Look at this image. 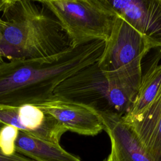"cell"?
<instances>
[{"label": "cell", "mask_w": 161, "mask_h": 161, "mask_svg": "<svg viewBox=\"0 0 161 161\" xmlns=\"http://www.w3.org/2000/svg\"><path fill=\"white\" fill-rule=\"evenodd\" d=\"M105 41L96 40L48 57L0 63V104L20 106L42 103L63 81L99 61Z\"/></svg>", "instance_id": "6da1fadb"}, {"label": "cell", "mask_w": 161, "mask_h": 161, "mask_svg": "<svg viewBox=\"0 0 161 161\" xmlns=\"http://www.w3.org/2000/svg\"><path fill=\"white\" fill-rule=\"evenodd\" d=\"M1 12L2 58L48 57L72 47L58 21L40 0H3Z\"/></svg>", "instance_id": "7a4b0ae2"}, {"label": "cell", "mask_w": 161, "mask_h": 161, "mask_svg": "<svg viewBox=\"0 0 161 161\" xmlns=\"http://www.w3.org/2000/svg\"><path fill=\"white\" fill-rule=\"evenodd\" d=\"M142 77L106 73L96 62L60 83L53 97L82 104L99 115L123 118L132 105Z\"/></svg>", "instance_id": "3957f363"}, {"label": "cell", "mask_w": 161, "mask_h": 161, "mask_svg": "<svg viewBox=\"0 0 161 161\" xmlns=\"http://www.w3.org/2000/svg\"><path fill=\"white\" fill-rule=\"evenodd\" d=\"M58 21L71 46L110 36L118 14L106 0H40Z\"/></svg>", "instance_id": "277c9868"}, {"label": "cell", "mask_w": 161, "mask_h": 161, "mask_svg": "<svg viewBox=\"0 0 161 161\" xmlns=\"http://www.w3.org/2000/svg\"><path fill=\"white\" fill-rule=\"evenodd\" d=\"M151 49L143 36L118 15L97 64L106 73L142 74V60Z\"/></svg>", "instance_id": "5b68a950"}, {"label": "cell", "mask_w": 161, "mask_h": 161, "mask_svg": "<svg viewBox=\"0 0 161 161\" xmlns=\"http://www.w3.org/2000/svg\"><path fill=\"white\" fill-rule=\"evenodd\" d=\"M0 123L18 128L26 134L60 144L67 130L51 115L32 104L9 106L0 104Z\"/></svg>", "instance_id": "8992f818"}, {"label": "cell", "mask_w": 161, "mask_h": 161, "mask_svg": "<svg viewBox=\"0 0 161 161\" xmlns=\"http://www.w3.org/2000/svg\"><path fill=\"white\" fill-rule=\"evenodd\" d=\"M116 13L139 32L152 48L161 50V0H106Z\"/></svg>", "instance_id": "52a82bcc"}, {"label": "cell", "mask_w": 161, "mask_h": 161, "mask_svg": "<svg viewBox=\"0 0 161 161\" xmlns=\"http://www.w3.org/2000/svg\"><path fill=\"white\" fill-rule=\"evenodd\" d=\"M35 106L51 115L67 131L95 136L104 130L100 115L82 104L52 97Z\"/></svg>", "instance_id": "ba28073f"}, {"label": "cell", "mask_w": 161, "mask_h": 161, "mask_svg": "<svg viewBox=\"0 0 161 161\" xmlns=\"http://www.w3.org/2000/svg\"><path fill=\"white\" fill-rule=\"evenodd\" d=\"M111 141V151L104 161H155L123 118L100 115Z\"/></svg>", "instance_id": "9c48e42d"}, {"label": "cell", "mask_w": 161, "mask_h": 161, "mask_svg": "<svg viewBox=\"0 0 161 161\" xmlns=\"http://www.w3.org/2000/svg\"><path fill=\"white\" fill-rule=\"evenodd\" d=\"M126 123L152 158L161 161V89L145 111Z\"/></svg>", "instance_id": "30bf717a"}, {"label": "cell", "mask_w": 161, "mask_h": 161, "mask_svg": "<svg viewBox=\"0 0 161 161\" xmlns=\"http://www.w3.org/2000/svg\"><path fill=\"white\" fill-rule=\"evenodd\" d=\"M15 147L16 153L34 161H81L78 155L68 152L60 144L42 140L20 131Z\"/></svg>", "instance_id": "8fae6325"}, {"label": "cell", "mask_w": 161, "mask_h": 161, "mask_svg": "<svg viewBox=\"0 0 161 161\" xmlns=\"http://www.w3.org/2000/svg\"><path fill=\"white\" fill-rule=\"evenodd\" d=\"M160 58L153 61L144 75L132 105L128 113L123 117L125 122H129L141 114L154 100L161 89V62Z\"/></svg>", "instance_id": "7c38bea8"}, {"label": "cell", "mask_w": 161, "mask_h": 161, "mask_svg": "<svg viewBox=\"0 0 161 161\" xmlns=\"http://www.w3.org/2000/svg\"><path fill=\"white\" fill-rule=\"evenodd\" d=\"M18 133V129L11 125L3 124L0 128V150L4 155L16 153L15 145Z\"/></svg>", "instance_id": "4fadbf2b"}, {"label": "cell", "mask_w": 161, "mask_h": 161, "mask_svg": "<svg viewBox=\"0 0 161 161\" xmlns=\"http://www.w3.org/2000/svg\"><path fill=\"white\" fill-rule=\"evenodd\" d=\"M0 161H34L18 153L11 156L4 155L0 150Z\"/></svg>", "instance_id": "5bb4252c"}, {"label": "cell", "mask_w": 161, "mask_h": 161, "mask_svg": "<svg viewBox=\"0 0 161 161\" xmlns=\"http://www.w3.org/2000/svg\"><path fill=\"white\" fill-rule=\"evenodd\" d=\"M2 5H3V0H0V13H1V8H2ZM0 19H1V16H0ZM3 58L1 57L0 56V63L3 62Z\"/></svg>", "instance_id": "9a60e30c"}]
</instances>
